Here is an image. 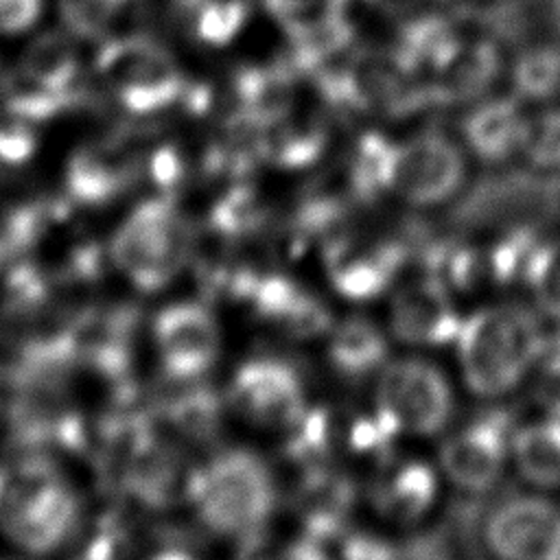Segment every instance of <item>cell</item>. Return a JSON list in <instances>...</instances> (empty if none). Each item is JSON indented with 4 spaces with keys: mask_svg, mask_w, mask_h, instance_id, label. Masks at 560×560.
<instances>
[{
    "mask_svg": "<svg viewBox=\"0 0 560 560\" xmlns=\"http://www.w3.org/2000/svg\"><path fill=\"white\" fill-rule=\"evenodd\" d=\"M545 339L534 308L521 302L479 306L462 319L453 343L466 389L483 400L512 394L536 370Z\"/></svg>",
    "mask_w": 560,
    "mask_h": 560,
    "instance_id": "obj_1",
    "label": "cell"
},
{
    "mask_svg": "<svg viewBox=\"0 0 560 560\" xmlns=\"http://www.w3.org/2000/svg\"><path fill=\"white\" fill-rule=\"evenodd\" d=\"M188 492L208 529L245 545L262 536L280 497L273 470L249 448L212 455L192 472Z\"/></svg>",
    "mask_w": 560,
    "mask_h": 560,
    "instance_id": "obj_2",
    "label": "cell"
},
{
    "mask_svg": "<svg viewBox=\"0 0 560 560\" xmlns=\"http://www.w3.org/2000/svg\"><path fill=\"white\" fill-rule=\"evenodd\" d=\"M77 521L72 486L52 466L22 459L0 466V527L22 549L59 547Z\"/></svg>",
    "mask_w": 560,
    "mask_h": 560,
    "instance_id": "obj_3",
    "label": "cell"
},
{
    "mask_svg": "<svg viewBox=\"0 0 560 560\" xmlns=\"http://www.w3.org/2000/svg\"><path fill=\"white\" fill-rule=\"evenodd\" d=\"M96 74L133 116H153L184 105L190 81L175 57L149 35L109 39L96 55Z\"/></svg>",
    "mask_w": 560,
    "mask_h": 560,
    "instance_id": "obj_4",
    "label": "cell"
},
{
    "mask_svg": "<svg viewBox=\"0 0 560 560\" xmlns=\"http://www.w3.org/2000/svg\"><path fill=\"white\" fill-rule=\"evenodd\" d=\"M374 409L400 438H433L446 431L455 416V389L431 359L398 357L376 374Z\"/></svg>",
    "mask_w": 560,
    "mask_h": 560,
    "instance_id": "obj_5",
    "label": "cell"
},
{
    "mask_svg": "<svg viewBox=\"0 0 560 560\" xmlns=\"http://www.w3.org/2000/svg\"><path fill=\"white\" fill-rule=\"evenodd\" d=\"M560 210V179L545 171H503L479 179L455 206V223L472 230L542 228Z\"/></svg>",
    "mask_w": 560,
    "mask_h": 560,
    "instance_id": "obj_6",
    "label": "cell"
},
{
    "mask_svg": "<svg viewBox=\"0 0 560 560\" xmlns=\"http://www.w3.org/2000/svg\"><path fill=\"white\" fill-rule=\"evenodd\" d=\"M315 77L330 103L374 116L394 118L431 103L427 85L413 79L394 52H361L343 68L326 66Z\"/></svg>",
    "mask_w": 560,
    "mask_h": 560,
    "instance_id": "obj_7",
    "label": "cell"
},
{
    "mask_svg": "<svg viewBox=\"0 0 560 560\" xmlns=\"http://www.w3.org/2000/svg\"><path fill=\"white\" fill-rule=\"evenodd\" d=\"M319 247L330 287L339 298L352 302H368L389 293L413 256L405 238L363 234L350 228H341Z\"/></svg>",
    "mask_w": 560,
    "mask_h": 560,
    "instance_id": "obj_8",
    "label": "cell"
},
{
    "mask_svg": "<svg viewBox=\"0 0 560 560\" xmlns=\"http://www.w3.org/2000/svg\"><path fill=\"white\" fill-rule=\"evenodd\" d=\"M188 252V232L166 199L140 203L114 236V258L140 287H160L179 271Z\"/></svg>",
    "mask_w": 560,
    "mask_h": 560,
    "instance_id": "obj_9",
    "label": "cell"
},
{
    "mask_svg": "<svg viewBox=\"0 0 560 560\" xmlns=\"http://www.w3.org/2000/svg\"><path fill=\"white\" fill-rule=\"evenodd\" d=\"M481 545L492 560H560V503L542 494H510L481 518Z\"/></svg>",
    "mask_w": 560,
    "mask_h": 560,
    "instance_id": "obj_10",
    "label": "cell"
},
{
    "mask_svg": "<svg viewBox=\"0 0 560 560\" xmlns=\"http://www.w3.org/2000/svg\"><path fill=\"white\" fill-rule=\"evenodd\" d=\"M514 429L505 409L477 413L444 438L440 472L462 492L479 494L494 488L510 462Z\"/></svg>",
    "mask_w": 560,
    "mask_h": 560,
    "instance_id": "obj_11",
    "label": "cell"
},
{
    "mask_svg": "<svg viewBox=\"0 0 560 560\" xmlns=\"http://www.w3.org/2000/svg\"><path fill=\"white\" fill-rule=\"evenodd\" d=\"M228 400L245 422L278 433L287 431L308 407L300 370L278 357L245 361L230 381Z\"/></svg>",
    "mask_w": 560,
    "mask_h": 560,
    "instance_id": "obj_12",
    "label": "cell"
},
{
    "mask_svg": "<svg viewBox=\"0 0 560 560\" xmlns=\"http://www.w3.org/2000/svg\"><path fill=\"white\" fill-rule=\"evenodd\" d=\"M464 177V153L442 133H420L394 147L389 192L409 206L429 208L453 199Z\"/></svg>",
    "mask_w": 560,
    "mask_h": 560,
    "instance_id": "obj_13",
    "label": "cell"
},
{
    "mask_svg": "<svg viewBox=\"0 0 560 560\" xmlns=\"http://www.w3.org/2000/svg\"><path fill=\"white\" fill-rule=\"evenodd\" d=\"M455 293L435 276L418 271L400 278L389 291V337L409 348H442L455 343L462 315Z\"/></svg>",
    "mask_w": 560,
    "mask_h": 560,
    "instance_id": "obj_14",
    "label": "cell"
},
{
    "mask_svg": "<svg viewBox=\"0 0 560 560\" xmlns=\"http://www.w3.org/2000/svg\"><path fill=\"white\" fill-rule=\"evenodd\" d=\"M164 368L175 376H199L221 352V330L212 313L199 304H173L153 326Z\"/></svg>",
    "mask_w": 560,
    "mask_h": 560,
    "instance_id": "obj_15",
    "label": "cell"
},
{
    "mask_svg": "<svg viewBox=\"0 0 560 560\" xmlns=\"http://www.w3.org/2000/svg\"><path fill=\"white\" fill-rule=\"evenodd\" d=\"M440 499V472L418 457H389L378 464L370 486V503L376 516L389 525L422 523Z\"/></svg>",
    "mask_w": 560,
    "mask_h": 560,
    "instance_id": "obj_16",
    "label": "cell"
},
{
    "mask_svg": "<svg viewBox=\"0 0 560 560\" xmlns=\"http://www.w3.org/2000/svg\"><path fill=\"white\" fill-rule=\"evenodd\" d=\"M249 300L262 319L295 339L328 335L335 324L328 304L317 293L282 273L254 278L249 284Z\"/></svg>",
    "mask_w": 560,
    "mask_h": 560,
    "instance_id": "obj_17",
    "label": "cell"
},
{
    "mask_svg": "<svg viewBox=\"0 0 560 560\" xmlns=\"http://www.w3.org/2000/svg\"><path fill=\"white\" fill-rule=\"evenodd\" d=\"M138 173V158L122 136L81 144L68 160L66 184L72 197L98 203L122 192Z\"/></svg>",
    "mask_w": 560,
    "mask_h": 560,
    "instance_id": "obj_18",
    "label": "cell"
},
{
    "mask_svg": "<svg viewBox=\"0 0 560 560\" xmlns=\"http://www.w3.org/2000/svg\"><path fill=\"white\" fill-rule=\"evenodd\" d=\"M326 357L343 381L359 383L376 376L389 361V330L365 315H350L328 330Z\"/></svg>",
    "mask_w": 560,
    "mask_h": 560,
    "instance_id": "obj_19",
    "label": "cell"
},
{
    "mask_svg": "<svg viewBox=\"0 0 560 560\" xmlns=\"http://www.w3.org/2000/svg\"><path fill=\"white\" fill-rule=\"evenodd\" d=\"M462 44L464 39L459 31L448 20L440 15H422L400 31L394 57L413 79L429 88Z\"/></svg>",
    "mask_w": 560,
    "mask_h": 560,
    "instance_id": "obj_20",
    "label": "cell"
},
{
    "mask_svg": "<svg viewBox=\"0 0 560 560\" xmlns=\"http://www.w3.org/2000/svg\"><path fill=\"white\" fill-rule=\"evenodd\" d=\"M236 109L269 127L295 109L293 68L284 63L245 66L234 74Z\"/></svg>",
    "mask_w": 560,
    "mask_h": 560,
    "instance_id": "obj_21",
    "label": "cell"
},
{
    "mask_svg": "<svg viewBox=\"0 0 560 560\" xmlns=\"http://www.w3.org/2000/svg\"><path fill=\"white\" fill-rule=\"evenodd\" d=\"M527 118L512 98H494L477 105L462 125L470 151L488 162L501 164L521 151Z\"/></svg>",
    "mask_w": 560,
    "mask_h": 560,
    "instance_id": "obj_22",
    "label": "cell"
},
{
    "mask_svg": "<svg viewBox=\"0 0 560 560\" xmlns=\"http://www.w3.org/2000/svg\"><path fill=\"white\" fill-rule=\"evenodd\" d=\"M510 462L518 477L536 490L560 486V416L542 413L512 433Z\"/></svg>",
    "mask_w": 560,
    "mask_h": 560,
    "instance_id": "obj_23",
    "label": "cell"
},
{
    "mask_svg": "<svg viewBox=\"0 0 560 560\" xmlns=\"http://www.w3.org/2000/svg\"><path fill=\"white\" fill-rule=\"evenodd\" d=\"M501 52L494 42L462 44L455 57L429 83L431 103H462L481 96L499 77Z\"/></svg>",
    "mask_w": 560,
    "mask_h": 560,
    "instance_id": "obj_24",
    "label": "cell"
},
{
    "mask_svg": "<svg viewBox=\"0 0 560 560\" xmlns=\"http://www.w3.org/2000/svg\"><path fill=\"white\" fill-rule=\"evenodd\" d=\"M88 103V92L83 88L63 90L48 85L20 66L11 70L0 83V107L9 118L24 122H42L57 118L61 114L74 112Z\"/></svg>",
    "mask_w": 560,
    "mask_h": 560,
    "instance_id": "obj_25",
    "label": "cell"
},
{
    "mask_svg": "<svg viewBox=\"0 0 560 560\" xmlns=\"http://www.w3.org/2000/svg\"><path fill=\"white\" fill-rule=\"evenodd\" d=\"M328 144V129L319 116L291 112L282 120L265 127L262 155L265 162L298 171L315 164Z\"/></svg>",
    "mask_w": 560,
    "mask_h": 560,
    "instance_id": "obj_26",
    "label": "cell"
},
{
    "mask_svg": "<svg viewBox=\"0 0 560 560\" xmlns=\"http://www.w3.org/2000/svg\"><path fill=\"white\" fill-rule=\"evenodd\" d=\"M280 435L282 453L300 468L330 464V455L339 444V420L328 407L308 405Z\"/></svg>",
    "mask_w": 560,
    "mask_h": 560,
    "instance_id": "obj_27",
    "label": "cell"
},
{
    "mask_svg": "<svg viewBox=\"0 0 560 560\" xmlns=\"http://www.w3.org/2000/svg\"><path fill=\"white\" fill-rule=\"evenodd\" d=\"M20 68L55 88H81V61L68 35L48 31L37 35L24 50Z\"/></svg>",
    "mask_w": 560,
    "mask_h": 560,
    "instance_id": "obj_28",
    "label": "cell"
},
{
    "mask_svg": "<svg viewBox=\"0 0 560 560\" xmlns=\"http://www.w3.org/2000/svg\"><path fill=\"white\" fill-rule=\"evenodd\" d=\"M394 147L396 142L376 131H368L357 140L348 168L350 190L357 199L374 201L383 192H389Z\"/></svg>",
    "mask_w": 560,
    "mask_h": 560,
    "instance_id": "obj_29",
    "label": "cell"
},
{
    "mask_svg": "<svg viewBox=\"0 0 560 560\" xmlns=\"http://www.w3.org/2000/svg\"><path fill=\"white\" fill-rule=\"evenodd\" d=\"M247 20V0H199L184 18V26L197 42L221 48L236 39Z\"/></svg>",
    "mask_w": 560,
    "mask_h": 560,
    "instance_id": "obj_30",
    "label": "cell"
},
{
    "mask_svg": "<svg viewBox=\"0 0 560 560\" xmlns=\"http://www.w3.org/2000/svg\"><path fill=\"white\" fill-rule=\"evenodd\" d=\"M512 83L518 96L547 101L560 92V48L532 46L514 61Z\"/></svg>",
    "mask_w": 560,
    "mask_h": 560,
    "instance_id": "obj_31",
    "label": "cell"
},
{
    "mask_svg": "<svg viewBox=\"0 0 560 560\" xmlns=\"http://www.w3.org/2000/svg\"><path fill=\"white\" fill-rule=\"evenodd\" d=\"M350 0H265L269 15L289 33L300 37L346 18Z\"/></svg>",
    "mask_w": 560,
    "mask_h": 560,
    "instance_id": "obj_32",
    "label": "cell"
},
{
    "mask_svg": "<svg viewBox=\"0 0 560 560\" xmlns=\"http://www.w3.org/2000/svg\"><path fill=\"white\" fill-rule=\"evenodd\" d=\"M523 284L536 308L560 322V238H542L536 247Z\"/></svg>",
    "mask_w": 560,
    "mask_h": 560,
    "instance_id": "obj_33",
    "label": "cell"
},
{
    "mask_svg": "<svg viewBox=\"0 0 560 560\" xmlns=\"http://www.w3.org/2000/svg\"><path fill=\"white\" fill-rule=\"evenodd\" d=\"M127 0H59L66 31L79 39H96L116 22Z\"/></svg>",
    "mask_w": 560,
    "mask_h": 560,
    "instance_id": "obj_34",
    "label": "cell"
},
{
    "mask_svg": "<svg viewBox=\"0 0 560 560\" xmlns=\"http://www.w3.org/2000/svg\"><path fill=\"white\" fill-rule=\"evenodd\" d=\"M521 153L538 171H560V109L527 118Z\"/></svg>",
    "mask_w": 560,
    "mask_h": 560,
    "instance_id": "obj_35",
    "label": "cell"
},
{
    "mask_svg": "<svg viewBox=\"0 0 560 560\" xmlns=\"http://www.w3.org/2000/svg\"><path fill=\"white\" fill-rule=\"evenodd\" d=\"M337 560H398L400 547L392 538L372 532L348 527L335 542Z\"/></svg>",
    "mask_w": 560,
    "mask_h": 560,
    "instance_id": "obj_36",
    "label": "cell"
},
{
    "mask_svg": "<svg viewBox=\"0 0 560 560\" xmlns=\"http://www.w3.org/2000/svg\"><path fill=\"white\" fill-rule=\"evenodd\" d=\"M214 217L228 230H247L265 219V206L254 188L236 186L219 201Z\"/></svg>",
    "mask_w": 560,
    "mask_h": 560,
    "instance_id": "obj_37",
    "label": "cell"
},
{
    "mask_svg": "<svg viewBox=\"0 0 560 560\" xmlns=\"http://www.w3.org/2000/svg\"><path fill=\"white\" fill-rule=\"evenodd\" d=\"M37 149V136L31 129V122L9 118L0 122V162L4 164H24L33 158Z\"/></svg>",
    "mask_w": 560,
    "mask_h": 560,
    "instance_id": "obj_38",
    "label": "cell"
},
{
    "mask_svg": "<svg viewBox=\"0 0 560 560\" xmlns=\"http://www.w3.org/2000/svg\"><path fill=\"white\" fill-rule=\"evenodd\" d=\"M398 560H459V556L442 532H429L402 545Z\"/></svg>",
    "mask_w": 560,
    "mask_h": 560,
    "instance_id": "obj_39",
    "label": "cell"
},
{
    "mask_svg": "<svg viewBox=\"0 0 560 560\" xmlns=\"http://www.w3.org/2000/svg\"><path fill=\"white\" fill-rule=\"evenodd\" d=\"M42 13V0H0V33L28 31Z\"/></svg>",
    "mask_w": 560,
    "mask_h": 560,
    "instance_id": "obj_40",
    "label": "cell"
},
{
    "mask_svg": "<svg viewBox=\"0 0 560 560\" xmlns=\"http://www.w3.org/2000/svg\"><path fill=\"white\" fill-rule=\"evenodd\" d=\"M149 168L158 184H162V186L175 184L184 173V162H182L179 149L173 144H164V147L155 149L151 155Z\"/></svg>",
    "mask_w": 560,
    "mask_h": 560,
    "instance_id": "obj_41",
    "label": "cell"
},
{
    "mask_svg": "<svg viewBox=\"0 0 560 560\" xmlns=\"http://www.w3.org/2000/svg\"><path fill=\"white\" fill-rule=\"evenodd\" d=\"M147 560H195L192 556L184 553V551H175V549H168V551H160Z\"/></svg>",
    "mask_w": 560,
    "mask_h": 560,
    "instance_id": "obj_42",
    "label": "cell"
},
{
    "mask_svg": "<svg viewBox=\"0 0 560 560\" xmlns=\"http://www.w3.org/2000/svg\"><path fill=\"white\" fill-rule=\"evenodd\" d=\"M238 560H280V558H278V553H254V551H247Z\"/></svg>",
    "mask_w": 560,
    "mask_h": 560,
    "instance_id": "obj_43",
    "label": "cell"
}]
</instances>
